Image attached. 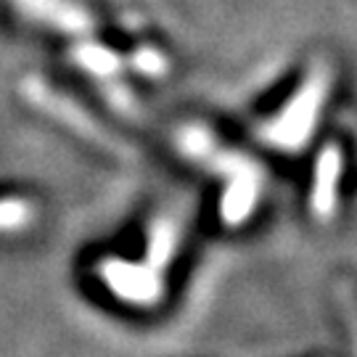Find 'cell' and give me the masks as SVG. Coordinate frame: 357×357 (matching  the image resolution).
<instances>
[{"instance_id": "1", "label": "cell", "mask_w": 357, "mask_h": 357, "mask_svg": "<svg viewBox=\"0 0 357 357\" xmlns=\"http://www.w3.org/2000/svg\"><path fill=\"white\" fill-rule=\"evenodd\" d=\"M326 85H328L326 72H315L291 98L289 109L270 122L265 138L281 149H299L305 141H310L315 119L320 114V103L326 98Z\"/></svg>"}, {"instance_id": "3", "label": "cell", "mask_w": 357, "mask_h": 357, "mask_svg": "<svg viewBox=\"0 0 357 357\" xmlns=\"http://www.w3.org/2000/svg\"><path fill=\"white\" fill-rule=\"evenodd\" d=\"M339 178H342V151H339V146H326L315 165L312 196H310V206L318 220H328L333 215Z\"/></svg>"}, {"instance_id": "4", "label": "cell", "mask_w": 357, "mask_h": 357, "mask_svg": "<svg viewBox=\"0 0 357 357\" xmlns=\"http://www.w3.org/2000/svg\"><path fill=\"white\" fill-rule=\"evenodd\" d=\"M257 191H259V185H257L255 169H241L238 178L228 185L225 202H222V217L228 222H241L257 202Z\"/></svg>"}, {"instance_id": "7", "label": "cell", "mask_w": 357, "mask_h": 357, "mask_svg": "<svg viewBox=\"0 0 357 357\" xmlns=\"http://www.w3.org/2000/svg\"><path fill=\"white\" fill-rule=\"evenodd\" d=\"M77 59L88 66L90 72H98V75L114 69V56L101 51V48H93V51H77Z\"/></svg>"}, {"instance_id": "2", "label": "cell", "mask_w": 357, "mask_h": 357, "mask_svg": "<svg viewBox=\"0 0 357 357\" xmlns=\"http://www.w3.org/2000/svg\"><path fill=\"white\" fill-rule=\"evenodd\" d=\"M101 278H103V283H106L116 296H122L125 302L149 305V302H153V299L159 296V291H162L153 273H149L146 268H138V265L119 262V259L103 262Z\"/></svg>"}, {"instance_id": "5", "label": "cell", "mask_w": 357, "mask_h": 357, "mask_svg": "<svg viewBox=\"0 0 357 357\" xmlns=\"http://www.w3.org/2000/svg\"><path fill=\"white\" fill-rule=\"evenodd\" d=\"M32 212H35V206L29 204L26 199H0V230H22L29 225V220H32Z\"/></svg>"}, {"instance_id": "6", "label": "cell", "mask_w": 357, "mask_h": 357, "mask_svg": "<svg viewBox=\"0 0 357 357\" xmlns=\"http://www.w3.org/2000/svg\"><path fill=\"white\" fill-rule=\"evenodd\" d=\"M175 249V228L169 222H156L151 230V238H149V257L151 262H167V257L172 255Z\"/></svg>"}]
</instances>
